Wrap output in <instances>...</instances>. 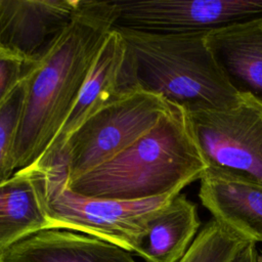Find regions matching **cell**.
Listing matches in <instances>:
<instances>
[{"label": "cell", "mask_w": 262, "mask_h": 262, "mask_svg": "<svg viewBox=\"0 0 262 262\" xmlns=\"http://www.w3.org/2000/svg\"><path fill=\"white\" fill-rule=\"evenodd\" d=\"M117 19L115 1L83 0L69 26L36 60L26 79L16 171L36 165L57 136Z\"/></svg>", "instance_id": "1"}, {"label": "cell", "mask_w": 262, "mask_h": 262, "mask_svg": "<svg viewBox=\"0 0 262 262\" xmlns=\"http://www.w3.org/2000/svg\"><path fill=\"white\" fill-rule=\"evenodd\" d=\"M208 169L193 137L187 112L171 110L131 146L108 162L67 181L89 198L143 200L181 191Z\"/></svg>", "instance_id": "2"}, {"label": "cell", "mask_w": 262, "mask_h": 262, "mask_svg": "<svg viewBox=\"0 0 262 262\" xmlns=\"http://www.w3.org/2000/svg\"><path fill=\"white\" fill-rule=\"evenodd\" d=\"M138 85L187 113L225 110L242 98L217 64L206 35L162 34L120 26Z\"/></svg>", "instance_id": "3"}, {"label": "cell", "mask_w": 262, "mask_h": 262, "mask_svg": "<svg viewBox=\"0 0 262 262\" xmlns=\"http://www.w3.org/2000/svg\"><path fill=\"white\" fill-rule=\"evenodd\" d=\"M39 169L43 173L45 208L51 229L84 233L132 254L146 234L151 219L180 193L176 190L143 200L83 196L67 186V172L61 164Z\"/></svg>", "instance_id": "4"}, {"label": "cell", "mask_w": 262, "mask_h": 262, "mask_svg": "<svg viewBox=\"0 0 262 262\" xmlns=\"http://www.w3.org/2000/svg\"><path fill=\"white\" fill-rule=\"evenodd\" d=\"M171 106L161 95L139 86L84 122L51 165L61 164L67 181L73 180L123 152L152 129Z\"/></svg>", "instance_id": "5"}, {"label": "cell", "mask_w": 262, "mask_h": 262, "mask_svg": "<svg viewBox=\"0 0 262 262\" xmlns=\"http://www.w3.org/2000/svg\"><path fill=\"white\" fill-rule=\"evenodd\" d=\"M187 114L208 168L262 184V102L242 95L232 107Z\"/></svg>", "instance_id": "6"}, {"label": "cell", "mask_w": 262, "mask_h": 262, "mask_svg": "<svg viewBox=\"0 0 262 262\" xmlns=\"http://www.w3.org/2000/svg\"><path fill=\"white\" fill-rule=\"evenodd\" d=\"M115 4V26L162 34H208L262 18V0H132Z\"/></svg>", "instance_id": "7"}, {"label": "cell", "mask_w": 262, "mask_h": 262, "mask_svg": "<svg viewBox=\"0 0 262 262\" xmlns=\"http://www.w3.org/2000/svg\"><path fill=\"white\" fill-rule=\"evenodd\" d=\"M137 87L139 85L130 49L122 34L114 27L95 57L68 120L45 155L34 166L46 168L51 165L84 122Z\"/></svg>", "instance_id": "8"}, {"label": "cell", "mask_w": 262, "mask_h": 262, "mask_svg": "<svg viewBox=\"0 0 262 262\" xmlns=\"http://www.w3.org/2000/svg\"><path fill=\"white\" fill-rule=\"evenodd\" d=\"M83 0H0V41L10 52L37 60L69 26Z\"/></svg>", "instance_id": "9"}, {"label": "cell", "mask_w": 262, "mask_h": 262, "mask_svg": "<svg viewBox=\"0 0 262 262\" xmlns=\"http://www.w3.org/2000/svg\"><path fill=\"white\" fill-rule=\"evenodd\" d=\"M200 181L199 198L215 221L262 243V184L215 168H208Z\"/></svg>", "instance_id": "10"}, {"label": "cell", "mask_w": 262, "mask_h": 262, "mask_svg": "<svg viewBox=\"0 0 262 262\" xmlns=\"http://www.w3.org/2000/svg\"><path fill=\"white\" fill-rule=\"evenodd\" d=\"M206 43L232 88L262 102V18L210 32Z\"/></svg>", "instance_id": "11"}, {"label": "cell", "mask_w": 262, "mask_h": 262, "mask_svg": "<svg viewBox=\"0 0 262 262\" xmlns=\"http://www.w3.org/2000/svg\"><path fill=\"white\" fill-rule=\"evenodd\" d=\"M51 229L44 178L36 166L17 170L0 184V255L27 237Z\"/></svg>", "instance_id": "12"}, {"label": "cell", "mask_w": 262, "mask_h": 262, "mask_svg": "<svg viewBox=\"0 0 262 262\" xmlns=\"http://www.w3.org/2000/svg\"><path fill=\"white\" fill-rule=\"evenodd\" d=\"M5 262H137L132 253L99 238L66 229H45L2 254Z\"/></svg>", "instance_id": "13"}, {"label": "cell", "mask_w": 262, "mask_h": 262, "mask_svg": "<svg viewBox=\"0 0 262 262\" xmlns=\"http://www.w3.org/2000/svg\"><path fill=\"white\" fill-rule=\"evenodd\" d=\"M200 225L195 204L178 193L151 219L135 254L145 262H179L199 233Z\"/></svg>", "instance_id": "14"}, {"label": "cell", "mask_w": 262, "mask_h": 262, "mask_svg": "<svg viewBox=\"0 0 262 262\" xmlns=\"http://www.w3.org/2000/svg\"><path fill=\"white\" fill-rule=\"evenodd\" d=\"M248 243L212 219L199 231L179 262H232Z\"/></svg>", "instance_id": "15"}, {"label": "cell", "mask_w": 262, "mask_h": 262, "mask_svg": "<svg viewBox=\"0 0 262 262\" xmlns=\"http://www.w3.org/2000/svg\"><path fill=\"white\" fill-rule=\"evenodd\" d=\"M26 79L0 106V184L16 172L14 149L26 98Z\"/></svg>", "instance_id": "16"}, {"label": "cell", "mask_w": 262, "mask_h": 262, "mask_svg": "<svg viewBox=\"0 0 262 262\" xmlns=\"http://www.w3.org/2000/svg\"><path fill=\"white\" fill-rule=\"evenodd\" d=\"M36 60H29L12 52L0 54V106L14 88L30 74Z\"/></svg>", "instance_id": "17"}, {"label": "cell", "mask_w": 262, "mask_h": 262, "mask_svg": "<svg viewBox=\"0 0 262 262\" xmlns=\"http://www.w3.org/2000/svg\"><path fill=\"white\" fill-rule=\"evenodd\" d=\"M258 252L255 243H248L245 248L236 255L232 262H257Z\"/></svg>", "instance_id": "18"}, {"label": "cell", "mask_w": 262, "mask_h": 262, "mask_svg": "<svg viewBox=\"0 0 262 262\" xmlns=\"http://www.w3.org/2000/svg\"><path fill=\"white\" fill-rule=\"evenodd\" d=\"M5 52H10V51H8V50L1 44V41H0V54H1V53H5Z\"/></svg>", "instance_id": "19"}, {"label": "cell", "mask_w": 262, "mask_h": 262, "mask_svg": "<svg viewBox=\"0 0 262 262\" xmlns=\"http://www.w3.org/2000/svg\"><path fill=\"white\" fill-rule=\"evenodd\" d=\"M257 262H262V253L258 254V258H257Z\"/></svg>", "instance_id": "20"}, {"label": "cell", "mask_w": 262, "mask_h": 262, "mask_svg": "<svg viewBox=\"0 0 262 262\" xmlns=\"http://www.w3.org/2000/svg\"><path fill=\"white\" fill-rule=\"evenodd\" d=\"M0 262H5V261L3 260V258H2V255H0Z\"/></svg>", "instance_id": "21"}]
</instances>
